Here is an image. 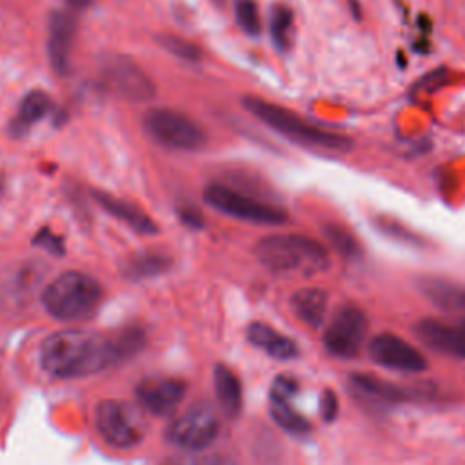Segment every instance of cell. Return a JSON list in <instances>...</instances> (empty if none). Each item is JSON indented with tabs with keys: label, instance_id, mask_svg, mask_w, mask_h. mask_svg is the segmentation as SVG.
<instances>
[{
	"label": "cell",
	"instance_id": "obj_32",
	"mask_svg": "<svg viewBox=\"0 0 465 465\" xmlns=\"http://www.w3.org/2000/svg\"><path fill=\"white\" fill-rule=\"evenodd\" d=\"M178 216H180V220L185 223V225H189V227H202L203 225V220H202V216H200V213L196 211V209H189V207H182L180 211H178Z\"/></svg>",
	"mask_w": 465,
	"mask_h": 465
},
{
	"label": "cell",
	"instance_id": "obj_13",
	"mask_svg": "<svg viewBox=\"0 0 465 465\" xmlns=\"http://www.w3.org/2000/svg\"><path fill=\"white\" fill-rule=\"evenodd\" d=\"M76 18L65 11L56 9L49 15V25H47V54L49 64L58 74H67L69 62H71V51L76 38Z\"/></svg>",
	"mask_w": 465,
	"mask_h": 465
},
{
	"label": "cell",
	"instance_id": "obj_27",
	"mask_svg": "<svg viewBox=\"0 0 465 465\" xmlns=\"http://www.w3.org/2000/svg\"><path fill=\"white\" fill-rule=\"evenodd\" d=\"M234 16L243 33H247L251 36L260 35L262 20H260V11H258V5L254 0H236L234 2Z\"/></svg>",
	"mask_w": 465,
	"mask_h": 465
},
{
	"label": "cell",
	"instance_id": "obj_30",
	"mask_svg": "<svg viewBox=\"0 0 465 465\" xmlns=\"http://www.w3.org/2000/svg\"><path fill=\"white\" fill-rule=\"evenodd\" d=\"M35 243L44 247L45 251H51L53 254L56 256H62L64 254V240L60 236H56L54 232L47 231V229H42L36 236H35Z\"/></svg>",
	"mask_w": 465,
	"mask_h": 465
},
{
	"label": "cell",
	"instance_id": "obj_9",
	"mask_svg": "<svg viewBox=\"0 0 465 465\" xmlns=\"http://www.w3.org/2000/svg\"><path fill=\"white\" fill-rule=\"evenodd\" d=\"M104 78L120 98L140 104L154 98L156 89L149 74L129 56L113 54L104 62Z\"/></svg>",
	"mask_w": 465,
	"mask_h": 465
},
{
	"label": "cell",
	"instance_id": "obj_20",
	"mask_svg": "<svg viewBox=\"0 0 465 465\" xmlns=\"http://www.w3.org/2000/svg\"><path fill=\"white\" fill-rule=\"evenodd\" d=\"M292 312L309 327L316 329L323 322L327 309V292L318 287H303L298 289L291 296Z\"/></svg>",
	"mask_w": 465,
	"mask_h": 465
},
{
	"label": "cell",
	"instance_id": "obj_5",
	"mask_svg": "<svg viewBox=\"0 0 465 465\" xmlns=\"http://www.w3.org/2000/svg\"><path fill=\"white\" fill-rule=\"evenodd\" d=\"M94 425L100 438L114 449H133L147 432L142 411L124 400H102L94 409Z\"/></svg>",
	"mask_w": 465,
	"mask_h": 465
},
{
	"label": "cell",
	"instance_id": "obj_4",
	"mask_svg": "<svg viewBox=\"0 0 465 465\" xmlns=\"http://www.w3.org/2000/svg\"><path fill=\"white\" fill-rule=\"evenodd\" d=\"M102 294L96 278L80 271H67L45 285L40 300L49 316L60 322H78L96 311Z\"/></svg>",
	"mask_w": 465,
	"mask_h": 465
},
{
	"label": "cell",
	"instance_id": "obj_18",
	"mask_svg": "<svg viewBox=\"0 0 465 465\" xmlns=\"http://www.w3.org/2000/svg\"><path fill=\"white\" fill-rule=\"evenodd\" d=\"M93 198L100 203L102 209H105V213L113 214L120 222L127 223L136 232H140V234H156L158 232L156 222L147 213H143L140 207H136L134 203L120 200V198L102 193V191H93Z\"/></svg>",
	"mask_w": 465,
	"mask_h": 465
},
{
	"label": "cell",
	"instance_id": "obj_1",
	"mask_svg": "<svg viewBox=\"0 0 465 465\" xmlns=\"http://www.w3.org/2000/svg\"><path fill=\"white\" fill-rule=\"evenodd\" d=\"M143 343L145 336L140 329H122L111 336L84 329H64L42 341L38 361L44 372L53 378H84L136 354Z\"/></svg>",
	"mask_w": 465,
	"mask_h": 465
},
{
	"label": "cell",
	"instance_id": "obj_25",
	"mask_svg": "<svg viewBox=\"0 0 465 465\" xmlns=\"http://www.w3.org/2000/svg\"><path fill=\"white\" fill-rule=\"evenodd\" d=\"M292 24H294V16H292V11L287 5L278 4L271 9L269 33H271V38H272L274 45L282 51H285L291 45Z\"/></svg>",
	"mask_w": 465,
	"mask_h": 465
},
{
	"label": "cell",
	"instance_id": "obj_33",
	"mask_svg": "<svg viewBox=\"0 0 465 465\" xmlns=\"http://www.w3.org/2000/svg\"><path fill=\"white\" fill-rule=\"evenodd\" d=\"M67 4L76 7V9H84V7H87L91 4V0H67Z\"/></svg>",
	"mask_w": 465,
	"mask_h": 465
},
{
	"label": "cell",
	"instance_id": "obj_21",
	"mask_svg": "<svg viewBox=\"0 0 465 465\" xmlns=\"http://www.w3.org/2000/svg\"><path fill=\"white\" fill-rule=\"evenodd\" d=\"M213 380H214V392L222 411L229 418L238 416L242 411V385L236 374L225 365H216L213 372Z\"/></svg>",
	"mask_w": 465,
	"mask_h": 465
},
{
	"label": "cell",
	"instance_id": "obj_8",
	"mask_svg": "<svg viewBox=\"0 0 465 465\" xmlns=\"http://www.w3.org/2000/svg\"><path fill=\"white\" fill-rule=\"evenodd\" d=\"M203 200L216 211L242 222L263 225H280L287 222V213L283 209L247 196L223 183L207 185L203 191Z\"/></svg>",
	"mask_w": 465,
	"mask_h": 465
},
{
	"label": "cell",
	"instance_id": "obj_29",
	"mask_svg": "<svg viewBox=\"0 0 465 465\" xmlns=\"http://www.w3.org/2000/svg\"><path fill=\"white\" fill-rule=\"evenodd\" d=\"M160 465H236L229 456L209 454V456H174Z\"/></svg>",
	"mask_w": 465,
	"mask_h": 465
},
{
	"label": "cell",
	"instance_id": "obj_10",
	"mask_svg": "<svg viewBox=\"0 0 465 465\" xmlns=\"http://www.w3.org/2000/svg\"><path fill=\"white\" fill-rule=\"evenodd\" d=\"M365 329V312L354 303H345L323 332V345L336 358H352L361 347Z\"/></svg>",
	"mask_w": 465,
	"mask_h": 465
},
{
	"label": "cell",
	"instance_id": "obj_14",
	"mask_svg": "<svg viewBox=\"0 0 465 465\" xmlns=\"http://www.w3.org/2000/svg\"><path fill=\"white\" fill-rule=\"evenodd\" d=\"M298 392V383L291 376H278L271 387V416L285 430L294 434L309 432V421L294 409L292 398Z\"/></svg>",
	"mask_w": 465,
	"mask_h": 465
},
{
	"label": "cell",
	"instance_id": "obj_16",
	"mask_svg": "<svg viewBox=\"0 0 465 465\" xmlns=\"http://www.w3.org/2000/svg\"><path fill=\"white\" fill-rule=\"evenodd\" d=\"M418 287L432 305L465 327V287L436 276H421Z\"/></svg>",
	"mask_w": 465,
	"mask_h": 465
},
{
	"label": "cell",
	"instance_id": "obj_15",
	"mask_svg": "<svg viewBox=\"0 0 465 465\" xmlns=\"http://www.w3.org/2000/svg\"><path fill=\"white\" fill-rule=\"evenodd\" d=\"M414 332L430 349L449 356L465 358V327L449 325L434 318H423L414 325Z\"/></svg>",
	"mask_w": 465,
	"mask_h": 465
},
{
	"label": "cell",
	"instance_id": "obj_7",
	"mask_svg": "<svg viewBox=\"0 0 465 465\" xmlns=\"http://www.w3.org/2000/svg\"><path fill=\"white\" fill-rule=\"evenodd\" d=\"M220 434V420L214 409L205 403H194L178 414L165 427V440L183 450H203L211 447Z\"/></svg>",
	"mask_w": 465,
	"mask_h": 465
},
{
	"label": "cell",
	"instance_id": "obj_19",
	"mask_svg": "<svg viewBox=\"0 0 465 465\" xmlns=\"http://www.w3.org/2000/svg\"><path fill=\"white\" fill-rule=\"evenodd\" d=\"M247 340L276 360H291L298 354V347L291 338L262 322H254L247 327Z\"/></svg>",
	"mask_w": 465,
	"mask_h": 465
},
{
	"label": "cell",
	"instance_id": "obj_31",
	"mask_svg": "<svg viewBox=\"0 0 465 465\" xmlns=\"http://www.w3.org/2000/svg\"><path fill=\"white\" fill-rule=\"evenodd\" d=\"M320 412L325 421H332L338 414V398L331 389H325L320 398Z\"/></svg>",
	"mask_w": 465,
	"mask_h": 465
},
{
	"label": "cell",
	"instance_id": "obj_28",
	"mask_svg": "<svg viewBox=\"0 0 465 465\" xmlns=\"http://www.w3.org/2000/svg\"><path fill=\"white\" fill-rule=\"evenodd\" d=\"M158 44L169 51L171 54L182 58V60H187V62H198L202 58V51L198 45H194L193 42L185 40V38H180V36H174V35H160L158 36Z\"/></svg>",
	"mask_w": 465,
	"mask_h": 465
},
{
	"label": "cell",
	"instance_id": "obj_11",
	"mask_svg": "<svg viewBox=\"0 0 465 465\" xmlns=\"http://www.w3.org/2000/svg\"><path fill=\"white\" fill-rule=\"evenodd\" d=\"M187 385L171 376H149L136 385L138 403L154 416L173 414L185 398Z\"/></svg>",
	"mask_w": 465,
	"mask_h": 465
},
{
	"label": "cell",
	"instance_id": "obj_26",
	"mask_svg": "<svg viewBox=\"0 0 465 465\" xmlns=\"http://www.w3.org/2000/svg\"><path fill=\"white\" fill-rule=\"evenodd\" d=\"M323 234L325 238L332 243V247L341 254V256H347V258H356L360 256V245L356 242V238L347 231L343 229L341 225L338 223H327L323 227Z\"/></svg>",
	"mask_w": 465,
	"mask_h": 465
},
{
	"label": "cell",
	"instance_id": "obj_35",
	"mask_svg": "<svg viewBox=\"0 0 465 465\" xmlns=\"http://www.w3.org/2000/svg\"><path fill=\"white\" fill-rule=\"evenodd\" d=\"M0 193H2V182H0Z\"/></svg>",
	"mask_w": 465,
	"mask_h": 465
},
{
	"label": "cell",
	"instance_id": "obj_17",
	"mask_svg": "<svg viewBox=\"0 0 465 465\" xmlns=\"http://www.w3.org/2000/svg\"><path fill=\"white\" fill-rule=\"evenodd\" d=\"M349 385L356 396L378 405H396L418 398L414 389L400 387L369 374H352L349 378Z\"/></svg>",
	"mask_w": 465,
	"mask_h": 465
},
{
	"label": "cell",
	"instance_id": "obj_22",
	"mask_svg": "<svg viewBox=\"0 0 465 465\" xmlns=\"http://www.w3.org/2000/svg\"><path fill=\"white\" fill-rule=\"evenodd\" d=\"M42 269H38V263H22L16 267L15 272H9L5 276V282L2 285L4 296H7L9 302H24L35 289V285L40 282Z\"/></svg>",
	"mask_w": 465,
	"mask_h": 465
},
{
	"label": "cell",
	"instance_id": "obj_12",
	"mask_svg": "<svg viewBox=\"0 0 465 465\" xmlns=\"http://www.w3.org/2000/svg\"><path fill=\"white\" fill-rule=\"evenodd\" d=\"M369 354L378 365L394 371L420 372L427 367V361L418 349L391 332L374 336L369 343Z\"/></svg>",
	"mask_w": 465,
	"mask_h": 465
},
{
	"label": "cell",
	"instance_id": "obj_24",
	"mask_svg": "<svg viewBox=\"0 0 465 465\" xmlns=\"http://www.w3.org/2000/svg\"><path fill=\"white\" fill-rule=\"evenodd\" d=\"M49 109H51V98L45 91L42 89L29 91L20 100V105H18V113H16L18 129H27L31 124L42 120Z\"/></svg>",
	"mask_w": 465,
	"mask_h": 465
},
{
	"label": "cell",
	"instance_id": "obj_34",
	"mask_svg": "<svg viewBox=\"0 0 465 465\" xmlns=\"http://www.w3.org/2000/svg\"><path fill=\"white\" fill-rule=\"evenodd\" d=\"M349 5H351V9H352V15H354V18H360V13H361V9L358 7L356 0H349Z\"/></svg>",
	"mask_w": 465,
	"mask_h": 465
},
{
	"label": "cell",
	"instance_id": "obj_23",
	"mask_svg": "<svg viewBox=\"0 0 465 465\" xmlns=\"http://www.w3.org/2000/svg\"><path fill=\"white\" fill-rule=\"evenodd\" d=\"M169 267V258L163 252L156 251H140L125 260L122 265V272L133 280L156 276Z\"/></svg>",
	"mask_w": 465,
	"mask_h": 465
},
{
	"label": "cell",
	"instance_id": "obj_3",
	"mask_svg": "<svg viewBox=\"0 0 465 465\" xmlns=\"http://www.w3.org/2000/svg\"><path fill=\"white\" fill-rule=\"evenodd\" d=\"M243 107L256 116L262 124L267 127L274 129L282 136L302 143L305 147H316V149H325V151H336L343 153L351 149V138L345 134L323 129L305 118H302L298 113L282 107L278 104H272L269 100L258 98V96H243L242 98Z\"/></svg>",
	"mask_w": 465,
	"mask_h": 465
},
{
	"label": "cell",
	"instance_id": "obj_2",
	"mask_svg": "<svg viewBox=\"0 0 465 465\" xmlns=\"http://www.w3.org/2000/svg\"><path fill=\"white\" fill-rule=\"evenodd\" d=\"M256 260L271 272L282 276L311 278L323 272L331 260L327 249L303 234H271L254 247Z\"/></svg>",
	"mask_w": 465,
	"mask_h": 465
},
{
	"label": "cell",
	"instance_id": "obj_6",
	"mask_svg": "<svg viewBox=\"0 0 465 465\" xmlns=\"http://www.w3.org/2000/svg\"><path fill=\"white\" fill-rule=\"evenodd\" d=\"M142 125L151 140L173 151H200L207 143L203 129L187 114L156 107L143 114Z\"/></svg>",
	"mask_w": 465,
	"mask_h": 465
}]
</instances>
